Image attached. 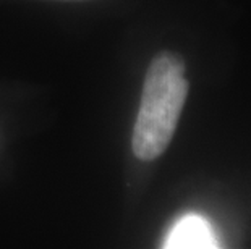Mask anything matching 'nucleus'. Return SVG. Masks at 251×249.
Returning <instances> with one entry per match:
<instances>
[{
  "mask_svg": "<svg viewBox=\"0 0 251 249\" xmlns=\"http://www.w3.org/2000/svg\"><path fill=\"white\" fill-rule=\"evenodd\" d=\"M60 2H81V0H60Z\"/></svg>",
  "mask_w": 251,
  "mask_h": 249,
  "instance_id": "obj_3",
  "label": "nucleus"
},
{
  "mask_svg": "<svg viewBox=\"0 0 251 249\" xmlns=\"http://www.w3.org/2000/svg\"><path fill=\"white\" fill-rule=\"evenodd\" d=\"M164 248L169 249H209L219 248L209 222L201 215H185L169 231Z\"/></svg>",
  "mask_w": 251,
  "mask_h": 249,
  "instance_id": "obj_2",
  "label": "nucleus"
},
{
  "mask_svg": "<svg viewBox=\"0 0 251 249\" xmlns=\"http://www.w3.org/2000/svg\"><path fill=\"white\" fill-rule=\"evenodd\" d=\"M190 84L185 62L174 52L152 58L143 84L141 105L133 130L131 147L141 160H154L169 147L177 130Z\"/></svg>",
  "mask_w": 251,
  "mask_h": 249,
  "instance_id": "obj_1",
  "label": "nucleus"
}]
</instances>
